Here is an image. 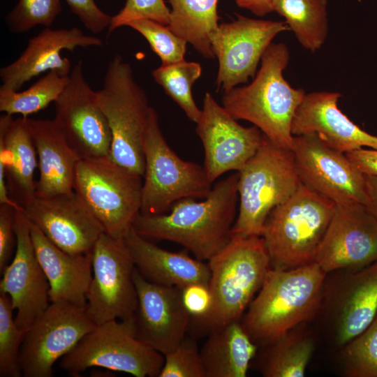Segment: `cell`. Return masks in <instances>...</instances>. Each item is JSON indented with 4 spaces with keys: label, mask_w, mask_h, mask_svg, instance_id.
<instances>
[{
    "label": "cell",
    "mask_w": 377,
    "mask_h": 377,
    "mask_svg": "<svg viewBox=\"0 0 377 377\" xmlns=\"http://www.w3.org/2000/svg\"><path fill=\"white\" fill-rule=\"evenodd\" d=\"M239 174L217 182L202 201L184 198L165 214H139L132 228L145 238L182 245L195 258L207 261L232 238L239 204Z\"/></svg>",
    "instance_id": "cell-1"
},
{
    "label": "cell",
    "mask_w": 377,
    "mask_h": 377,
    "mask_svg": "<svg viewBox=\"0 0 377 377\" xmlns=\"http://www.w3.org/2000/svg\"><path fill=\"white\" fill-rule=\"evenodd\" d=\"M326 276L315 262L291 269H269L241 319L258 347L305 323L318 313L323 304Z\"/></svg>",
    "instance_id": "cell-2"
},
{
    "label": "cell",
    "mask_w": 377,
    "mask_h": 377,
    "mask_svg": "<svg viewBox=\"0 0 377 377\" xmlns=\"http://www.w3.org/2000/svg\"><path fill=\"white\" fill-rule=\"evenodd\" d=\"M289 60L287 46L272 43L253 81L224 92L222 106L236 120L253 124L274 145L292 151V124L306 92L293 88L284 78Z\"/></svg>",
    "instance_id": "cell-3"
},
{
    "label": "cell",
    "mask_w": 377,
    "mask_h": 377,
    "mask_svg": "<svg viewBox=\"0 0 377 377\" xmlns=\"http://www.w3.org/2000/svg\"><path fill=\"white\" fill-rule=\"evenodd\" d=\"M212 306L204 317L191 318L197 334L241 320L271 268L269 256L261 236L232 235L230 242L207 261Z\"/></svg>",
    "instance_id": "cell-4"
},
{
    "label": "cell",
    "mask_w": 377,
    "mask_h": 377,
    "mask_svg": "<svg viewBox=\"0 0 377 377\" xmlns=\"http://www.w3.org/2000/svg\"><path fill=\"white\" fill-rule=\"evenodd\" d=\"M336 204L304 184L274 207L263 237L271 268L291 269L315 262Z\"/></svg>",
    "instance_id": "cell-5"
},
{
    "label": "cell",
    "mask_w": 377,
    "mask_h": 377,
    "mask_svg": "<svg viewBox=\"0 0 377 377\" xmlns=\"http://www.w3.org/2000/svg\"><path fill=\"white\" fill-rule=\"evenodd\" d=\"M96 93L112 133L110 159L143 177V144L151 107L135 80L131 64L121 55L116 54L110 61L103 87Z\"/></svg>",
    "instance_id": "cell-6"
},
{
    "label": "cell",
    "mask_w": 377,
    "mask_h": 377,
    "mask_svg": "<svg viewBox=\"0 0 377 377\" xmlns=\"http://www.w3.org/2000/svg\"><path fill=\"white\" fill-rule=\"evenodd\" d=\"M238 174L239 205L232 235L261 236L270 212L302 184L293 151L274 145L265 135Z\"/></svg>",
    "instance_id": "cell-7"
},
{
    "label": "cell",
    "mask_w": 377,
    "mask_h": 377,
    "mask_svg": "<svg viewBox=\"0 0 377 377\" xmlns=\"http://www.w3.org/2000/svg\"><path fill=\"white\" fill-rule=\"evenodd\" d=\"M143 150L140 214L168 212L184 198H205L212 188L203 166L179 158L165 139L156 111L151 107Z\"/></svg>",
    "instance_id": "cell-8"
},
{
    "label": "cell",
    "mask_w": 377,
    "mask_h": 377,
    "mask_svg": "<svg viewBox=\"0 0 377 377\" xmlns=\"http://www.w3.org/2000/svg\"><path fill=\"white\" fill-rule=\"evenodd\" d=\"M163 363L162 353L136 337L133 318L96 325L59 361L73 376L101 367L135 377H158Z\"/></svg>",
    "instance_id": "cell-9"
},
{
    "label": "cell",
    "mask_w": 377,
    "mask_h": 377,
    "mask_svg": "<svg viewBox=\"0 0 377 377\" xmlns=\"http://www.w3.org/2000/svg\"><path fill=\"white\" fill-rule=\"evenodd\" d=\"M142 177L120 167L109 157L81 159L74 191L105 232L124 238L140 213Z\"/></svg>",
    "instance_id": "cell-10"
},
{
    "label": "cell",
    "mask_w": 377,
    "mask_h": 377,
    "mask_svg": "<svg viewBox=\"0 0 377 377\" xmlns=\"http://www.w3.org/2000/svg\"><path fill=\"white\" fill-rule=\"evenodd\" d=\"M92 279L85 313L96 325L133 318L138 306L135 268L124 238L103 232L92 251Z\"/></svg>",
    "instance_id": "cell-11"
},
{
    "label": "cell",
    "mask_w": 377,
    "mask_h": 377,
    "mask_svg": "<svg viewBox=\"0 0 377 377\" xmlns=\"http://www.w3.org/2000/svg\"><path fill=\"white\" fill-rule=\"evenodd\" d=\"M84 308L51 302L24 333L20 367L24 377H51L53 365L68 354L95 327Z\"/></svg>",
    "instance_id": "cell-12"
},
{
    "label": "cell",
    "mask_w": 377,
    "mask_h": 377,
    "mask_svg": "<svg viewBox=\"0 0 377 377\" xmlns=\"http://www.w3.org/2000/svg\"><path fill=\"white\" fill-rule=\"evenodd\" d=\"M235 15L231 22L219 24L210 38L213 52L219 61L216 86L223 93L253 78L272 40L289 29L282 21Z\"/></svg>",
    "instance_id": "cell-13"
},
{
    "label": "cell",
    "mask_w": 377,
    "mask_h": 377,
    "mask_svg": "<svg viewBox=\"0 0 377 377\" xmlns=\"http://www.w3.org/2000/svg\"><path fill=\"white\" fill-rule=\"evenodd\" d=\"M292 151L302 184L336 204L366 205L364 174L346 153L330 147L314 133L294 135Z\"/></svg>",
    "instance_id": "cell-14"
},
{
    "label": "cell",
    "mask_w": 377,
    "mask_h": 377,
    "mask_svg": "<svg viewBox=\"0 0 377 377\" xmlns=\"http://www.w3.org/2000/svg\"><path fill=\"white\" fill-rule=\"evenodd\" d=\"M54 103V119L80 159L109 157L111 130L96 91L85 80L82 61L72 68L68 82Z\"/></svg>",
    "instance_id": "cell-15"
},
{
    "label": "cell",
    "mask_w": 377,
    "mask_h": 377,
    "mask_svg": "<svg viewBox=\"0 0 377 377\" xmlns=\"http://www.w3.org/2000/svg\"><path fill=\"white\" fill-rule=\"evenodd\" d=\"M195 131L204 149V169L213 183L229 171H239L261 145L265 135L255 126L238 124L212 95L203 98Z\"/></svg>",
    "instance_id": "cell-16"
},
{
    "label": "cell",
    "mask_w": 377,
    "mask_h": 377,
    "mask_svg": "<svg viewBox=\"0 0 377 377\" xmlns=\"http://www.w3.org/2000/svg\"><path fill=\"white\" fill-rule=\"evenodd\" d=\"M376 261V219L362 203L336 204L315 263L327 274L360 269Z\"/></svg>",
    "instance_id": "cell-17"
},
{
    "label": "cell",
    "mask_w": 377,
    "mask_h": 377,
    "mask_svg": "<svg viewBox=\"0 0 377 377\" xmlns=\"http://www.w3.org/2000/svg\"><path fill=\"white\" fill-rule=\"evenodd\" d=\"M15 229L17 246L1 274L0 293L10 297L16 311L15 322L25 333L50 304V284L36 255L23 209H16Z\"/></svg>",
    "instance_id": "cell-18"
},
{
    "label": "cell",
    "mask_w": 377,
    "mask_h": 377,
    "mask_svg": "<svg viewBox=\"0 0 377 377\" xmlns=\"http://www.w3.org/2000/svg\"><path fill=\"white\" fill-rule=\"evenodd\" d=\"M23 212L53 244L72 254L91 253L105 232L74 190L48 197L36 196Z\"/></svg>",
    "instance_id": "cell-19"
},
{
    "label": "cell",
    "mask_w": 377,
    "mask_h": 377,
    "mask_svg": "<svg viewBox=\"0 0 377 377\" xmlns=\"http://www.w3.org/2000/svg\"><path fill=\"white\" fill-rule=\"evenodd\" d=\"M138 306L133 320L136 337L163 355L186 337L191 316L182 301V289L147 281L135 268Z\"/></svg>",
    "instance_id": "cell-20"
},
{
    "label": "cell",
    "mask_w": 377,
    "mask_h": 377,
    "mask_svg": "<svg viewBox=\"0 0 377 377\" xmlns=\"http://www.w3.org/2000/svg\"><path fill=\"white\" fill-rule=\"evenodd\" d=\"M103 45L101 38L86 35L77 27H45L29 40L27 47L15 61L0 69V89L18 91L33 77L52 71L68 76L72 70L71 64L67 57L61 55L62 50L73 51L78 47Z\"/></svg>",
    "instance_id": "cell-21"
},
{
    "label": "cell",
    "mask_w": 377,
    "mask_h": 377,
    "mask_svg": "<svg viewBox=\"0 0 377 377\" xmlns=\"http://www.w3.org/2000/svg\"><path fill=\"white\" fill-rule=\"evenodd\" d=\"M37 153L28 117H0V199L24 209L36 196Z\"/></svg>",
    "instance_id": "cell-22"
},
{
    "label": "cell",
    "mask_w": 377,
    "mask_h": 377,
    "mask_svg": "<svg viewBox=\"0 0 377 377\" xmlns=\"http://www.w3.org/2000/svg\"><path fill=\"white\" fill-rule=\"evenodd\" d=\"M339 92L306 94L295 114L292 133H316L330 147L348 153L363 147L377 149V136L354 124L338 108Z\"/></svg>",
    "instance_id": "cell-23"
},
{
    "label": "cell",
    "mask_w": 377,
    "mask_h": 377,
    "mask_svg": "<svg viewBox=\"0 0 377 377\" xmlns=\"http://www.w3.org/2000/svg\"><path fill=\"white\" fill-rule=\"evenodd\" d=\"M29 223L36 255L50 284L51 302H65L85 308L92 279L91 252H66L47 239L37 226Z\"/></svg>",
    "instance_id": "cell-24"
},
{
    "label": "cell",
    "mask_w": 377,
    "mask_h": 377,
    "mask_svg": "<svg viewBox=\"0 0 377 377\" xmlns=\"http://www.w3.org/2000/svg\"><path fill=\"white\" fill-rule=\"evenodd\" d=\"M135 266L147 281L162 286L183 288L200 283L209 286L207 263L192 258L188 251H170L158 247L131 228L124 237Z\"/></svg>",
    "instance_id": "cell-25"
},
{
    "label": "cell",
    "mask_w": 377,
    "mask_h": 377,
    "mask_svg": "<svg viewBox=\"0 0 377 377\" xmlns=\"http://www.w3.org/2000/svg\"><path fill=\"white\" fill-rule=\"evenodd\" d=\"M332 305L334 339L342 347L364 332L377 316V261L350 270L337 288Z\"/></svg>",
    "instance_id": "cell-26"
},
{
    "label": "cell",
    "mask_w": 377,
    "mask_h": 377,
    "mask_svg": "<svg viewBox=\"0 0 377 377\" xmlns=\"http://www.w3.org/2000/svg\"><path fill=\"white\" fill-rule=\"evenodd\" d=\"M28 121L38 161L36 196L48 197L73 191L80 158L54 119L28 118Z\"/></svg>",
    "instance_id": "cell-27"
},
{
    "label": "cell",
    "mask_w": 377,
    "mask_h": 377,
    "mask_svg": "<svg viewBox=\"0 0 377 377\" xmlns=\"http://www.w3.org/2000/svg\"><path fill=\"white\" fill-rule=\"evenodd\" d=\"M258 348L241 320L213 330L200 349L205 377H246Z\"/></svg>",
    "instance_id": "cell-28"
},
{
    "label": "cell",
    "mask_w": 377,
    "mask_h": 377,
    "mask_svg": "<svg viewBox=\"0 0 377 377\" xmlns=\"http://www.w3.org/2000/svg\"><path fill=\"white\" fill-rule=\"evenodd\" d=\"M299 325L260 346L256 369L265 377H303L314 351L312 335Z\"/></svg>",
    "instance_id": "cell-29"
},
{
    "label": "cell",
    "mask_w": 377,
    "mask_h": 377,
    "mask_svg": "<svg viewBox=\"0 0 377 377\" xmlns=\"http://www.w3.org/2000/svg\"><path fill=\"white\" fill-rule=\"evenodd\" d=\"M169 28L207 59L215 56L210 38L219 26L218 0H168Z\"/></svg>",
    "instance_id": "cell-30"
},
{
    "label": "cell",
    "mask_w": 377,
    "mask_h": 377,
    "mask_svg": "<svg viewBox=\"0 0 377 377\" xmlns=\"http://www.w3.org/2000/svg\"><path fill=\"white\" fill-rule=\"evenodd\" d=\"M327 0H274L273 9L286 20L302 47L312 52L328 33Z\"/></svg>",
    "instance_id": "cell-31"
},
{
    "label": "cell",
    "mask_w": 377,
    "mask_h": 377,
    "mask_svg": "<svg viewBox=\"0 0 377 377\" xmlns=\"http://www.w3.org/2000/svg\"><path fill=\"white\" fill-rule=\"evenodd\" d=\"M68 80L69 75L63 76L57 71H52L24 91L0 89V111L10 115L20 114L23 117H27L55 102Z\"/></svg>",
    "instance_id": "cell-32"
},
{
    "label": "cell",
    "mask_w": 377,
    "mask_h": 377,
    "mask_svg": "<svg viewBox=\"0 0 377 377\" xmlns=\"http://www.w3.org/2000/svg\"><path fill=\"white\" fill-rule=\"evenodd\" d=\"M200 64L185 60L170 64H161L152 71L156 82L184 112L186 117L197 123L201 109L197 106L192 96L191 88L200 77Z\"/></svg>",
    "instance_id": "cell-33"
},
{
    "label": "cell",
    "mask_w": 377,
    "mask_h": 377,
    "mask_svg": "<svg viewBox=\"0 0 377 377\" xmlns=\"http://www.w3.org/2000/svg\"><path fill=\"white\" fill-rule=\"evenodd\" d=\"M10 297L0 293V376L20 377V350L24 332L17 325Z\"/></svg>",
    "instance_id": "cell-34"
},
{
    "label": "cell",
    "mask_w": 377,
    "mask_h": 377,
    "mask_svg": "<svg viewBox=\"0 0 377 377\" xmlns=\"http://www.w3.org/2000/svg\"><path fill=\"white\" fill-rule=\"evenodd\" d=\"M343 372L348 377H377V316L370 325L342 346Z\"/></svg>",
    "instance_id": "cell-35"
},
{
    "label": "cell",
    "mask_w": 377,
    "mask_h": 377,
    "mask_svg": "<svg viewBox=\"0 0 377 377\" xmlns=\"http://www.w3.org/2000/svg\"><path fill=\"white\" fill-rule=\"evenodd\" d=\"M139 32L148 42L162 64L184 60L187 42L177 36L168 25L147 19L135 20L126 25Z\"/></svg>",
    "instance_id": "cell-36"
},
{
    "label": "cell",
    "mask_w": 377,
    "mask_h": 377,
    "mask_svg": "<svg viewBox=\"0 0 377 377\" xmlns=\"http://www.w3.org/2000/svg\"><path fill=\"white\" fill-rule=\"evenodd\" d=\"M61 0H19L5 20L14 34L29 31L42 25L50 27L61 13Z\"/></svg>",
    "instance_id": "cell-37"
},
{
    "label": "cell",
    "mask_w": 377,
    "mask_h": 377,
    "mask_svg": "<svg viewBox=\"0 0 377 377\" xmlns=\"http://www.w3.org/2000/svg\"><path fill=\"white\" fill-rule=\"evenodd\" d=\"M158 377H205L200 350L193 337H185L172 350L164 355Z\"/></svg>",
    "instance_id": "cell-38"
},
{
    "label": "cell",
    "mask_w": 377,
    "mask_h": 377,
    "mask_svg": "<svg viewBox=\"0 0 377 377\" xmlns=\"http://www.w3.org/2000/svg\"><path fill=\"white\" fill-rule=\"evenodd\" d=\"M170 9L164 0H126L124 7L112 16L108 34L133 20L147 19L168 25Z\"/></svg>",
    "instance_id": "cell-39"
},
{
    "label": "cell",
    "mask_w": 377,
    "mask_h": 377,
    "mask_svg": "<svg viewBox=\"0 0 377 377\" xmlns=\"http://www.w3.org/2000/svg\"><path fill=\"white\" fill-rule=\"evenodd\" d=\"M15 207L0 204V272L11 262L17 246L15 229Z\"/></svg>",
    "instance_id": "cell-40"
},
{
    "label": "cell",
    "mask_w": 377,
    "mask_h": 377,
    "mask_svg": "<svg viewBox=\"0 0 377 377\" xmlns=\"http://www.w3.org/2000/svg\"><path fill=\"white\" fill-rule=\"evenodd\" d=\"M85 28L96 34L108 29L112 16L103 12L94 0H65Z\"/></svg>",
    "instance_id": "cell-41"
},
{
    "label": "cell",
    "mask_w": 377,
    "mask_h": 377,
    "mask_svg": "<svg viewBox=\"0 0 377 377\" xmlns=\"http://www.w3.org/2000/svg\"><path fill=\"white\" fill-rule=\"evenodd\" d=\"M182 301L191 318L205 316L212 306V295L209 286L195 283L182 288Z\"/></svg>",
    "instance_id": "cell-42"
},
{
    "label": "cell",
    "mask_w": 377,
    "mask_h": 377,
    "mask_svg": "<svg viewBox=\"0 0 377 377\" xmlns=\"http://www.w3.org/2000/svg\"><path fill=\"white\" fill-rule=\"evenodd\" d=\"M346 154L362 173L377 177V149L361 148Z\"/></svg>",
    "instance_id": "cell-43"
},
{
    "label": "cell",
    "mask_w": 377,
    "mask_h": 377,
    "mask_svg": "<svg viewBox=\"0 0 377 377\" xmlns=\"http://www.w3.org/2000/svg\"><path fill=\"white\" fill-rule=\"evenodd\" d=\"M236 4L258 17L274 12V0H235Z\"/></svg>",
    "instance_id": "cell-44"
},
{
    "label": "cell",
    "mask_w": 377,
    "mask_h": 377,
    "mask_svg": "<svg viewBox=\"0 0 377 377\" xmlns=\"http://www.w3.org/2000/svg\"><path fill=\"white\" fill-rule=\"evenodd\" d=\"M364 179L367 195L366 207L377 221V177L364 174Z\"/></svg>",
    "instance_id": "cell-45"
}]
</instances>
